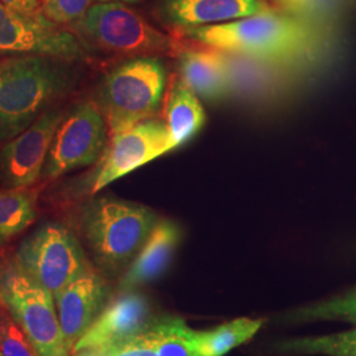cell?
Here are the masks:
<instances>
[{"mask_svg":"<svg viewBox=\"0 0 356 356\" xmlns=\"http://www.w3.org/2000/svg\"><path fill=\"white\" fill-rule=\"evenodd\" d=\"M160 218L145 204L94 197L74 213V232L90 263L106 279L126 273Z\"/></svg>","mask_w":356,"mask_h":356,"instance_id":"cell-1","label":"cell"},{"mask_svg":"<svg viewBox=\"0 0 356 356\" xmlns=\"http://www.w3.org/2000/svg\"><path fill=\"white\" fill-rule=\"evenodd\" d=\"M73 63L38 54H16L0 61V143L31 127L51 104L76 89Z\"/></svg>","mask_w":356,"mask_h":356,"instance_id":"cell-2","label":"cell"},{"mask_svg":"<svg viewBox=\"0 0 356 356\" xmlns=\"http://www.w3.org/2000/svg\"><path fill=\"white\" fill-rule=\"evenodd\" d=\"M207 48L241 53L280 64H297L318 47L319 36L312 22L272 10L214 26L178 32Z\"/></svg>","mask_w":356,"mask_h":356,"instance_id":"cell-3","label":"cell"},{"mask_svg":"<svg viewBox=\"0 0 356 356\" xmlns=\"http://www.w3.org/2000/svg\"><path fill=\"white\" fill-rule=\"evenodd\" d=\"M168 67L161 56H135L108 70L97 88L110 139L154 118L165 101Z\"/></svg>","mask_w":356,"mask_h":356,"instance_id":"cell-4","label":"cell"},{"mask_svg":"<svg viewBox=\"0 0 356 356\" xmlns=\"http://www.w3.org/2000/svg\"><path fill=\"white\" fill-rule=\"evenodd\" d=\"M0 304L26 332L38 355H70L53 294L7 251L0 252Z\"/></svg>","mask_w":356,"mask_h":356,"instance_id":"cell-5","label":"cell"},{"mask_svg":"<svg viewBox=\"0 0 356 356\" xmlns=\"http://www.w3.org/2000/svg\"><path fill=\"white\" fill-rule=\"evenodd\" d=\"M83 44L126 56H178L182 49L175 38L151 26L123 3H97L70 24Z\"/></svg>","mask_w":356,"mask_h":356,"instance_id":"cell-6","label":"cell"},{"mask_svg":"<svg viewBox=\"0 0 356 356\" xmlns=\"http://www.w3.org/2000/svg\"><path fill=\"white\" fill-rule=\"evenodd\" d=\"M13 254L53 297L94 268L76 232L54 220L44 222L26 235Z\"/></svg>","mask_w":356,"mask_h":356,"instance_id":"cell-7","label":"cell"},{"mask_svg":"<svg viewBox=\"0 0 356 356\" xmlns=\"http://www.w3.org/2000/svg\"><path fill=\"white\" fill-rule=\"evenodd\" d=\"M110 131L98 104H76L57 128L41 179L53 181L82 168L97 164L108 145Z\"/></svg>","mask_w":356,"mask_h":356,"instance_id":"cell-8","label":"cell"},{"mask_svg":"<svg viewBox=\"0 0 356 356\" xmlns=\"http://www.w3.org/2000/svg\"><path fill=\"white\" fill-rule=\"evenodd\" d=\"M175 149L165 120L157 116L145 119L111 138L98 165L82 184V189L95 195L111 182Z\"/></svg>","mask_w":356,"mask_h":356,"instance_id":"cell-9","label":"cell"},{"mask_svg":"<svg viewBox=\"0 0 356 356\" xmlns=\"http://www.w3.org/2000/svg\"><path fill=\"white\" fill-rule=\"evenodd\" d=\"M0 54H38L76 63L86 58L74 32L51 23L42 13L26 15L0 1Z\"/></svg>","mask_w":356,"mask_h":356,"instance_id":"cell-10","label":"cell"},{"mask_svg":"<svg viewBox=\"0 0 356 356\" xmlns=\"http://www.w3.org/2000/svg\"><path fill=\"white\" fill-rule=\"evenodd\" d=\"M64 118L61 108H51L0 148V185L3 188H33L38 184L51 141Z\"/></svg>","mask_w":356,"mask_h":356,"instance_id":"cell-11","label":"cell"},{"mask_svg":"<svg viewBox=\"0 0 356 356\" xmlns=\"http://www.w3.org/2000/svg\"><path fill=\"white\" fill-rule=\"evenodd\" d=\"M152 322L148 300L139 293L124 291L107 302L72 353L83 348H113L140 334Z\"/></svg>","mask_w":356,"mask_h":356,"instance_id":"cell-12","label":"cell"},{"mask_svg":"<svg viewBox=\"0 0 356 356\" xmlns=\"http://www.w3.org/2000/svg\"><path fill=\"white\" fill-rule=\"evenodd\" d=\"M110 286L106 277L91 268L54 297L65 342L70 354L108 302Z\"/></svg>","mask_w":356,"mask_h":356,"instance_id":"cell-13","label":"cell"},{"mask_svg":"<svg viewBox=\"0 0 356 356\" xmlns=\"http://www.w3.org/2000/svg\"><path fill=\"white\" fill-rule=\"evenodd\" d=\"M270 11L266 0H159L160 20L176 32Z\"/></svg>","mask_w":356,"mask_h":356,"instance_id":"cell-14","label":"cell"},{"mask_svg":"<svg viewBox=\"0 0 356 356\" xmlns=\"http://www.w3.org/2000/svg\"><path fill=\"white\" fill-rule=\"evenodd\" d=\"M219 51L227 70L231 97L264 102L277 98L286 88V69L291 65L241 53Z\"/></svg>","mask_w":356,"mask_h":356,"instance_id":"cell-15","label":"cell"},{"mask_svg":"<svg viewBox=\"0 0 356 356\" xmlns=\"http://www.w3.org/2000/svg\"><path fill=\"white\" fill-rule=\"evenodd\" d=\"M179 236L181 232L175 222L160 219L140 252L122 276L119 291H134L160 277L175 254Z\"/></svg>","mask_w":356,"mask_h":356,"instance_id":"cell-16","label":"cell"},{"mask_svg":"<svg viewBox=\"0 0 356 356\" xmlns=\"http://www.w3.org/2000/svg\"><path fill=\"white\" fill-rule=\"evenodd\" d=\"M177 57L179 78L200 99L216 103L231 97L227 70L218 49H184Z\"/></svg>","mask_w":356,"mask_h":356,"instance_id":"cell-17","label":"cell"},{"mask_svg":"<svg viewBox=\"0 0 356 356\" xmlns=\"http://www.w3.org/2000/svg\"><path fill=\"white\" fill-rule=\"evenodd\" d=\"M165 123L175 147L191 140L206 123V114L200 98L185 82L176 76L166 94Z\"/></svg>","mask_w":356,"mask_h":356,"instance_id":"cell-18","label":"cell"},{"mask_svg":"<svg viewBox=\"0 0 356 356\" xmlns=\"http://www.w3.org/2000/svg\"><path fill=\"white\" fill-rule=\"evenodd\" d=\"M38 191L33 188L0 189V252L38 218Z\"/></svg>","mask_w":356,"mask_h":356,"instance_id":"cell-19","label":"cell"},{"mask_svg":"<svg viewBox=\"0 0 356 356\" xmlns=\"http://www.w3.org/2000/svg\"><path fill=\"white\" fill-rule=\"evenodd\" d=\"M263 323L264 319H234L211 330H193V341L200 356H225L250 341Z\"/></svg>","mask_w":356,"mask_h":356,"instance_id":"cell-20","label":"cell"},{"mask_svg":"<svg viewBox=\"0 0 356 356\" xmlns=\"http://www.w3.org/2000/svg\"><path fill=\"white\" fill-rule=\"evenodd\" d=\"M276 348L292 355L356 356V329L280 342Z\"/></svg>","mask_w":356,"mask_h":356,"instance_id":"cell-21","label":"cell"},{"mask_svg":"<svg viewBox=\"0 0 356 356\" xmlns=\"http://www.w3.org/2000/svg\"><path fill=\"white\" fill-rule=\"evenodd\" d=\"M157 356H200L193 341V330L184 319L164 317L149 325Z\"/></svg>","mask_w":356,"mask_h":356,"instance_id":"cell-22","label":"cell"},{"mask_svg":"<svg viewBox=\"0 0 356 356\" xmlns=\"http://www.w3.org/2000/svg\"><path fill=\"white\" fill-rule=\"evenodd\" d=\"M292 318L296 322L341 321L356 326V288L342 296L301 307Z\"/></svg>","mask_w":356,"mask_h":356,"instance_id":"cell-23","label":"cell"},{"mask_svg":"<svg viewBox=\"0 0 356 356\" xmlns=\"http://www.w3.org/2000/svg\"><path fill=\"white\" fill-rule=\"evenodd\" d=\"M0 356H40L23 329L0 304Z\"/></svg>","mask_w":356,"mask_h":356,"instance_id":"cell-24","label":"cell"},{"mask_svg":"<svg viewBox=\"0 0 356 356\" xmlns=\"http://www.w3.org/2000/svg\"><path fill=\"white\" fill-rule=\"evenodd\" d=\"M91 3L92 0H44L41 13L54 24L70 26L86 13Z\"/></svg>","mask_w":356,"mask_h":356,"instance_id":"cell-25","label":"cell"},{"mask_svg":"<svg viewBox=\"0 0 356 356\" xmlns=\"http://www.w3.org/2000/svg\"><path fill=\"white\" fill-rule=\"evenodd\" d=\"M343 0H275L277 7L294 17L313 22L337 8Z\"/></svg>","mask_w":356,"mask_h":356,"instance_id":"cell-26","label":"cell"},{"mask_svg":"<svg viewBox=\"0 0 356 356\" xmlns=\"http://www.w3.org/2000/svg\"><path fill=\"white\" fill-rule=\"evenodd\" d=\"M149 327V326H148ZM110 348L108 356H157L149 329Z\"/></svg>","mask_w":356,"mask_h":356,"instance_id":"cell-27","label":"cell"},{"mask_svg":"<svg viewBox=\"0 0 356 356\" xmlns=\"http://www.w3.org/2000/svg\"><path fill=\"white\" fill-rule=\"evenodd\" d=\"M7 7L13 8L19 13H26V15H38L41 13V7L38 0H0Z\"/></svg>","mask_w":356,"mask_h":356,"instance_id":"cell-28","label":"cell"},{"mask_svg":"<svg viewBox=\"0 0 356 356\" xmlns=\"http://www.w3.org/2000/svg\"><path fill=\"white\" fill-rule=\"evenodd\" d=\"M110 348H83L74 351L69 356H108Z\"/></svg>","mask_w":356,"mask_h":356,"instance_id":"cell-29","label":"cell"},{"mask_svg":"<svg viewBox=\"0 0 356 356\" xmlns=\"http://www.w3.org/2000/svg\"><path fill=\"white\" fill-rule=\"evenodd\" d=\"M98 3H113V1H116V3H128V4H136V3H139L141 0H97Z\"/></svg>","mask_w":356,"mask_h":356,"instance_id":"cell-30","label":"cell"}]
</instances>
